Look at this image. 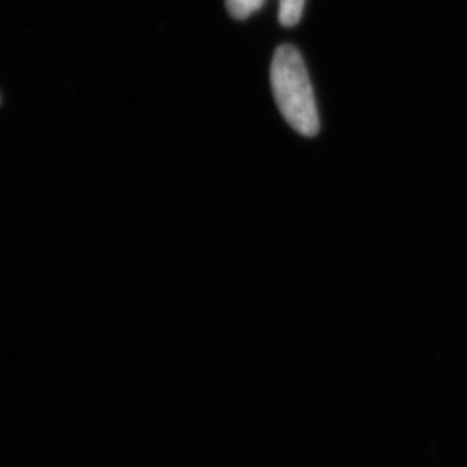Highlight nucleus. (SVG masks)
I'll return each instance as SVG.
<instances>
[{
  "instance_id": "2",
  "label": "nucleus",
  "mask_w": 467,
  "mask_h": 467,
  "mask_svg": "<svg viewBox=\"0 0 467 467\" xmlns=\"http://www.w3.org/2000/svg\"><path fill=\"white\" fill-rule=\"evenodd\" d=\"M306 0H280V23L283 26H296L300 22Z\"/></svg>"
},
{
  "instance_id": "1",
  "label": "nucleus",
  "mask_w": 467,
  "mask_h": 467,
  "mask_svg": "<svg viewBox=\"0 0 467 467\" xmlns=\"http://www.w3.org/2000/svg\"><path fill=\"white\" fill-rule=\"evenodd\" d=\"M271 87L287 123L301 135L315 137L319 132L317 103L305 61L294 46H280L274 53Z\"/></svg>"
},
{
  "instance_id": "3",
  "label": "nucleus",
  "mask_w": 467,
  "mask_h": 467,
  "mask_svg": "<svg viewBox=\"0 0 467 467\" xmlns=\"http://www.w3.org/2000/svg\"><path fill=\"white\" fill-rule=\"evenodd\" d=\"M265 0H225V6L232 17L236 20H245L257 9L262 8Z\"/></svg>"
}]
</instances>
